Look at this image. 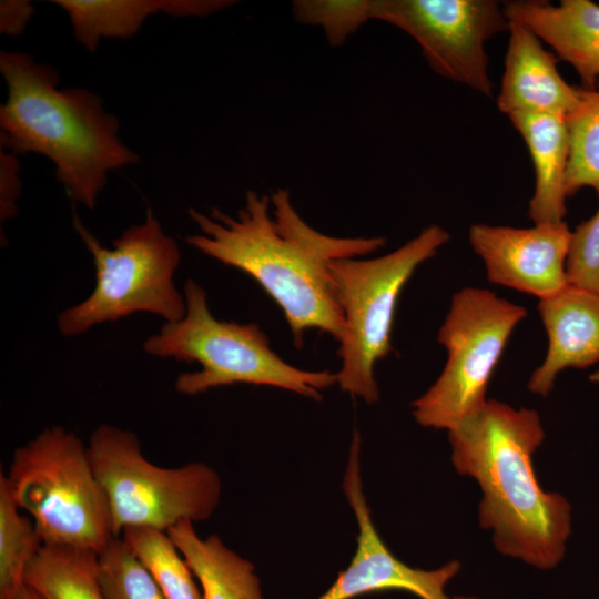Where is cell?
<instances>
[{
    "label": "cell",
    "instance_id": "1",
    "mask_svg": "<svg viewBox=\"0 0 599 599\" xmlns=\"http://www.w3.org/2000/svg\"><path fill=\"white\" fill-rule=\"evenodd\" d=\"M201 230L185 242L254 278L282 308L294 344L316 328L339 342L344 319L337 302L331 264L368 255L386 244L383 236L339 237L307 224L277 189L271 195L247 191L235 216L213 207L207 214L190 209Z\"/></svg>",
    "mask_w": 599,
    "mask_h": 599
},
{
    "label": "cell",
    "instance_id": "2",
    "mask_svg": "<svg viewBox=\"0 0 599 599\" xmlns=\"http://www.w3.org/2000/svg\"><path fill=\"white\" fill-rule=\"evenodd\" d=\"M544 438L536 410L495 399L448 432L455 469L481 488L478 521L493 531L496 549L550 570L565 557L571 507L566 497L545 491L537 480L532 455Z\"/></svg>",
    "mask_w": 599,
    "mask_h": 599
},
{
    "label": "cell",
    "instance_id": "3",
    "mask_svg": "<svg viewBox=\"0 0 599 599\" xmlns=\"http://www.w3.org/2000/svg\"><path fill=\"white\" fill-rule=\"evenodd\" d=\"M8 97L0 106L1 149L38 153L55 167L68 196L94 209L110 172L136 163L120 139V122L84 88L59 89V73L28 53L0 52Z\"/></svg>",
    "mask_w": 599,
    "mask_h": 599
},
{
    "label": "cell",
    "instance_id": "4",
    "mask_svg": "<svg viewBox=\"0 0 599 599\" xmlns=\"http://www.w3.org/2000/svg\"><path fill=\"white\" fill-rule=\"evenodd\" d=\"M183 294L186 304L183 318L165 322L143 343L150 355L201 366L200 370L177 376L176 392L194 396L244 383L322 400L321 390L337 384L336 373L304 370L286 363L271 348L267 335L257 324L216 319L204 288L195 281L185 282Z\"/></svg>",
    "mask_w": 599,
    "mask_h": 599
},
{
    "label": "cell",
    "instance_id": "5",
    "mask_svg": "<svg viewBox=\"0 0 599 599\" xmlns=\"http://www.w3.org/2000/svg\"><path fill=\"white\" fill-rule=\"evenodd\" d=\"M6 479L43 545L99 554L115 537L108 496L94 474L88 446L75 433L58 425L47 427L14 449Z\"/></svg>",
    "mask_w": 599,
    "mask_h": 599
},
{
    "label": "cell",
    "instance_id": "6",
    "mask_svg": "<svg viewBox=\"0 0 599 599\" xmlns=\"http://www.w3.org/2000/svg\"><path fill=\"white\" fill-rule=\"evenodd\" d=\"M73 226L92 256L95 285L85 300L59 314L61 334L78 336L98 324L138 312L165 322L183 318L185 297L174 283L181 252L151 209L144 222L128 227L111 248L103 246L77 215Z\"/></svg>",
    "mask_w": 599,
    "mask_h": 599
},
{
    "label": "cell",
    "instance_id": "7",
    "mask_svg": "<svg viewBox=\"0 0 599 599\" xmlns=\"http://www.w3.org/2000/svg\"><path fill=\"white\" fill-rule=\"evenodd\" d=\"M437 224L395 251L374 258H342L331 264L344 333L337 354L336 373L343 392L374 404L379 399L374 366L392 351V327L399 294L416 268L449 241Z\"/></svg>",
    "mask_w": 599,
    "mask_h": 599
},
{
    "label": "cell",
    "instance_id": "8",
    "mask_svg": "<svg viewBox=\"0 0 599 599\" xmlns=\"http://www.w3.org/2000/svg\"><path fill=\"white\" fill-rule=\"evenodd\" d=\"M88 453L110 504L113 534L141 527L167 531L183 521L212 516L221 499L216 470L201 461L176 468L150 463L138 436L102 424L91 434Z\"/></svg>",
    "mask_w": 599,
    "mask_h": 599
},
{
    "label": "cell",
    "instance_id": "9",
    "mask_svg": "<svg viewBox=\"0 0 599 599\" xmlns=\"http://www.w3.org/2000/svg\"><path fill=\"white\" fill-rule=\"evenodd\" d=\"M526 316L524 306L486 288L455 293L437 336L447 361L436 382L413 402L415 420L450 432L477 414L508 339Z\"/></svg>",
    "mask_w": 599,
    "mask_h": 599
},
{
    "label": "cell",
    "instance_id": "10",
    "mask_svg": "<svg viewBox=\"0 0 599 599\" xmlns=\"http://www.w3.org/2000/svg\"><path fill=\"white\" fill-rule=\"evenodd\" d=\"M373 20L413 38L440 77L493 97L485 45L510 23L498 1L374 0Z\"/></svg>",
    "mask_w": 599,
    "mask_h": 599
},
{
    "label": "cell",
    "instance_id": "11",
    "mask_svg": "<svg viewBox=\"0 0 599 599\" xmlns=\"http://www.w3.org/2000/svg\"><path fill=\"white\" fill-rule=\"evenodd\" d=\"M343 491L356 518L357 546L349 565L317 599H353L383 590L408 591L419 599H450L446 586L459 572L458 561L432 570L410 567L392 554L376 530L363 489L358 433L351 443Z\"/></svg>",
    "mask_w": 599,
    "mask_h": 599
},
{
    "label": "cell",
    "instance_id": "12",
    "mask_svg": "<svg viewBox=\"0 0 599 599\" xmlns=\"http://www.w3.org/2000/svg\"><path fill=\"white\" fill-rule=\"evenodd\" d=\"M572 231L566 222L512 227L473 224L468 240L490 283L539 300L566 287Z\"/></svg>",
    "mask_w": 599,
    "mask_h": 599
},
{
    "label": "cell",
    "instance_id": "13",
    "mask_svg": "<svg viewBox=\"0 0 599 599\" xmlns=\"http://www.w3.org/2000/svg\"><path fill=\"white\" fill-rule=\"evenodd\" d=\"M505 70L497 106L507 116L541 113L566 118L580 102L581 87L564 80L557 55L521 23L509 21Z\"/></svg>",
    "mask_w": 599,
    "mask_h": 599
},
{
    "label": "cell",
    "instance_id": "14",
    "mask_svg": "<svg viewBox=\"0 0 599 599\" xmlns=\"http://www.w3.org/2000/svg\"><path fill=\"white\" fill-rule=\"evenodd\" d=\"M537 308L548 347L527 387L546 397L562 370L587 368L599 362V293L568 284L539 300Z\"/></svg>",
    "mask_w": 599,
    "mask_h": 599
},
{
    "label": "cell",
    "instance_id": "15",
    "mask_svg": "<svg viewBox=\"0 0 599 599\" xmlns=\"http://www.w3.org/2000/svg\"><path fill=\"white\" fill-rule=\"evenodd\" d=\"M509 21L524 24L578 73L582 88L599 84V4L590 0H539L502 4Z\"/></svg>",
    "mask_w": 599,
    "mask_h": 599
},
{
    "label": "cell",
    "instance_id": "16",
    "mask_svg": "<svg viewBox=\"0 0 599 599\" xmlns=\"http://www.w3.org/2000/svg\"><path fill=\"white\" fill-rule=\"evenodd\" d=\"M68 14L75 40L94 52L102 39H129L152 14L203 17L235 1L229 0H54Z\"/></svg>",
    "mask_w": 599,
    "mask_h": 599
},
{
    "label": "cell",
    "instance_id": "17",
    "mask_svg": "<svg viewBox=\"0 0 599 599\" xmlns=\"http://www.w3.org/2000/svg\"><path fill=\"white\" fill-rule=\"evenodd\" d=\"M508 118L522 136L535 169L530 220L534 224L565 222L570 148L565 118L541 113H515Z\"/></svg>",
    "mask_w": 599,
    "mask_h": 599
},
{
    "label": "cell",
    "instance_id": "18",
    "mask_svg": "<svg viewBox=\"0 0 599 599\" xmlns=\"http://www.w3.org/2000/svg\"><path fill=\"white\" fill-rule=\"evenodd\" d=\"M166 532L199 579L203 599H263L254 565L225 546L217 535L199 537L191 520Z\"/></svg>",
    "mask_w": 599,
    "mask_h": 599
},
{
    "label": "cell",
    "instance_id": "19",
    "mask_svg": "<svg viewBox=\"0 0 599 599\" xmlns=\"http://www.w3.org/2000/svg\"><path fill=\"white\" fill-rule=\"evenodd\" d=\"M23 583L43 599H105L98 552L87 548L42 545L24 571Z\"/></svg>",
    "mask_w": 599,
    "mask_h": 599
},
{
    "label": "cell",
    "instance_id": "20",
    "mask_svg": "<svg viewBox=\"0 0 599 599\" xmlns=\"http://www.w3.org/2000/svg\"><path fill=\"white\" fill-rule=\"evenodd\" d=\"M121 537L166 599H203L192 570L166 531L133 527Z\"/></svg>",
    "mask_w": 599,
    "mask_h": 599
},
{
    "label": "cell",
    "instance_id": "21",
    "mask_svg": "<svg viewBox=\"0 0 599 599\" xmlns=\"http://www.w3.org/2000/svg\"><path fill=\"white\" fill-rule=\"evenodd\" d=\"M0 471V599H13L43 542L32 519L20 514Z\"/></svg>",
    "mask_w": 599,
    "mask_h": 599
},
{
    "label": "cell",
    "instance_id": "22",
    "mask_svg": "<svg viewBox=\"0 0 599 599\" xmlns=\"http://www.w3.org/2000/svg\"><path fill=\"white\" fill-rule=\"evenodd\" d=\"M565 122L570 145L566 194L590 187L599 196V89L582 88L579 104Z\"/></svg>",
    "mask_w": 599,
    "mask_h": 599
},
{
    "label": "cell",
    "instance_id": "23",
    "mask_svg": "<svg viewBox=\"0 0 599 599\" xmlns=\"http://www.w3.org/2000/svg\"><path fill=\"white\" fill-rule=\"evenodd\" d=\"M99 579L105 599H166L121 536L98 554Z\"/></svg>",
    "mask_w": 599,
    "mask_h": 599
},
{
    "label": "cell",
    "instance_id": "24",
    "mask_svg": "<svg viewBox=\"0 0 599 599\" xmlns=\"http://www.w3.org/2000/svg\"><path fill=\"white\" fill-rule=\"evenodd\" d=\"M373 6L374 0H296L292 12L300 23L319 27L329 45L339 47L373 20Z\"/></svg>",
    "mask_w": 599,
    "mask_h": 599
},
{
    "label": "cell",
    "instance_id": "25",
    "mask_svg": "<svg viewBox=\"0 0 599 599\" xmlns=\"http://www.w3.org/2000/svg\"><path fill=\"white\" fill-rule=\"evenodd\" d=\"M566 271L570 285L599 293V209L572 231Z\"/></svg>",
    "mask_w": 599,
    "mask_h": 599
},
{
    "label": "cell",
    "instance_id": "26",
    "mask_svg": "<svg viewBox=\"0 0 599 599\" xmlns=\"http://www.w3.org/2000/svg\"><path fill=\"white\" fill-rule=\"evenodd\" d=\"M18 155L1 149L0 152V217L1 222L17 213V200L21 193Z\"/></svg>",
    "mask_w": 599,
    "mask_h": 599
},
{
    "label": "cell",
    "instance_id": "27",
    "mask_svg": "<svg viewBox=\"0 0 599 599\" xmlns=\"http://www.w3.org/2000/svg\"><path fill=\"white\" fill-rule=\"evenodd\" d=\"M34 13L33 6L26 0H2L0 2V33L18 35Z\"/></svg>",
    "mask_w": 599,
    "mask_h": 599
},
{
    "label": "cell",
    "instance_id": "28",
    "mask_svg": "<svg viewBox=\"0 0 599 599\" xmlns=\"http://www.w3.org/2000/svg\"><path fill=\"white\" fill-rule=\"evenodd\" d=\"M13 599H43L33 589L23 583Z\"/></svg>",
    "mask_w": 599,
    "mask_h": 599
},
{
    "label": "cell",
    "instance_id": "29",
    "mask_svg": "<svg viewBox=\"0 0 599 599\" xmlns=\"http://www.w3.org/2000/svg\"><path fill=\"white\" fill-rule=\"evenodd\" d=\"M589 379L592 383H599V369L589 375Z\"/></svg>",
    "mask_w": 599,
    "mask_h": 599
},
{
    "label": "cell",
    "instance_id": "30",
    "mask_svg": "<svg viewBox=\"0 0 599 599\" xmlns=\"http://www.w3.org/2000/svg\"><path fill=\"white\" fill-rule=\"evenodd\" d=\"M450 599H483V598H479V597H476V596H454Z\"/></svg>",
    "mask_w": 599,
    "mask_h": 599
}]
</instances>
